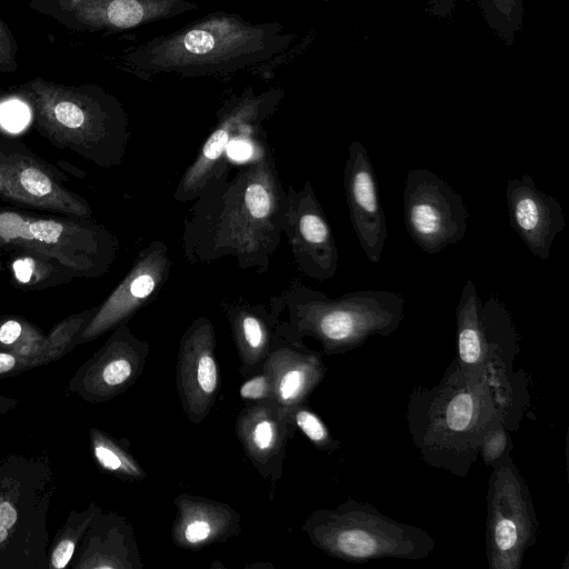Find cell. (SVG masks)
Masks as SVG:
<instances>
[{
	"mask_svg": "<svg viewBox=\"0 0 569 569\" xmlns=\"http://www.w3.org/2000/svg\"><path fill=\"white\" fill-rule=\"evenodd\" d=\"M525 395L526 379L503 380L455 359L436 386L410 392L409 433L426 463L466 477L487 431L498 425L509 431L518 428Z\"/></svg>",
	"mask_w": 569,
	"mask_h": 569,
	"instance_id": "1",
	"label": "cell"
},
{
	"mask_svg": "<svg viewBox=\"0 0 569 569\" xmlns=\"http://www.w3.org/2000/svg\"><path fill=\"white\" fill-rule=\"evenodd\" d=\"M512 442L505 425L491 428L483 437L480 457L486 466H492L503 456L509 455Z\"/></svg>",
	"mask_w": 569,
	"mask_h": 569,
	"instance_id": "29",
	"label": "cell"
},
{
	"mask_svg": "<svg viewBox=\"0 0 569 569\" xmlns=\"http://www.w3.org/2000/svg\"><path fill=\"white\" fill-rule=\"evenodd\" d=\"M457 362L470 370L505 380L522 375L513 371L519 336L501 299L493 293L482 301L475 283L467 280L456 309Z\"/></svg>",
	"mask_w": 569,
	"mask_h": 569,
	"instance_id": "8",
	"label": "cell"
},
{
	"mask_svg": "<svg viewBox=\"0 0 569 569\" xmlns=\"http://www.w3.org/2000/svg\"><path fill=\"white\" fill-rule=\"evenodd\" d=\"M480 9L495 32L511 46L523 22L522 0H479ZM453 6V0H429L428 9L433 14L445 16Z\"/></svg>",
	"mask_w": 569,
	"mask_h": 569,
	"instance_id": "24",
	"label": "cell"
},
{
	"mask_svg": "<svg viewBox=\"0 0 569 569\" xmlns=\"http://www.w3.org/2000/svg\"><path fill=\"white\" fill-rule=\"evenodd\" d=\"M7 97V92L0 88V102L3 101Z\"/></svg>",
	"mask_w": 569,
	"mask_h": 569,
	"instance_id": "37",
	"label": "cell"
},
{
	"mask_svg": "<svg viewBox=\"0 0 569 569\" xmlns=\"http://www.w3.org/2000/svg\"><path fill=\"white\" fill-rule=\"evenodd\" d=\"M3 254H4L3 251L0 249V273L4 269V262H3V259H2Z\"/></svg>",
	"mask_w": 569,
	"mask_h": 569,
	"instance_id": "36",
	"label": "cell"
},
{
	"mask_svg": "<svg viewBox=\"0 0 569 569\" xmlns=\"http://www.w3.org/2000/svg\"><path fill=\"white\" fill-rule=\"evenodd\" d=\"M56 490L48 457H0V569H47V520Z\"/></svg>",
	"mask_w": 569,
	"mask_h": 569,
	"instance_id": "4",
	"label": "cell"
},
{
	"mask_svg": "<svg viewBox=\"0 0 569 569\" xmlns=\"http://www.w3.org/2000/svg\"><path fill=\"white\" fill-rule=\"evenodd\" d=\"M244 202L248 212L256 219L266 218L271 208V199L268 190L261 183H250L244 193Z\"/></svg>",
	"mask_w": 569,
	"mask_h": 569,
	"instance_id": "31",
	"label": "cell"
},
{
	"mask_svg": "<svg viewBox=\"0 0 569 569\" xmlns=\"http://www.w3.org/2000/svg\"><path fill=\"white\" fill-rule=\"evenodd\" d=\"M46 333L23 317L0 316V351L32 357L46 366Z\"/></svg>",
	"mask_w": 569,
	"mask_h": 569,
	"instance_id": "25",
	"label": "cell"
},
{
	"mask_svg": "<svg viewBox=\"0 0 569 569\" xmlns=\"http://www.w3.org/2000/svg\"><path fill=\"white\" fill-rule=\"evenodd\" d=\"M58 166L34 153L24 142L0 131V199L19 208L89 218L86 198L66 186Z\"/></svg>",
	"mask_w": 569,
	"mask_h": 569,
	"instance_id": "10",
	"label": "cell"
},
{
	"mask_svg": "<svg viewBox=\"0 0 569 569\" xmlns=\"http://www.w3.org/2000/svg\"><path fill=\"white\" fill-rule=\"evenodd\" d=\"M34 129L52 146L99 166L112 162L124 112L109 91L92 83L64 84L36 77L16 88Z\"/></svg>",
	"mask_w": 569,
	"mask_h": 569,
	"instance_id": "3",
	"label": "cell"
},
{
	"mask_svg": "<svg viewBox=\"0 0 569 569\" xmlns=\"http://www.w3.org/2000/svg\"><path fill=\"white\" fill-rule=\"evenodd\" d=\"M229 156L237 160H243L250 156L251 149L244 141H233L228 148Z\"/></svg>",
	"mask_w": 569,
	"mask_h": 569,
	"instance_id": "34",
	"label": "cell"
},
{
	"mask_svg": "<svg viewBox=\"0 0 569 569\" xmlns=\"http://www.w3.org/2000/svg\"><path fill=\"white\" fill-rule=\"evenodd\" d=\"M468 212L462 197L435 172L411 169L403 190V221L411 239L426 252L439 253L463 239Z\"/></svg>",
	"mask_w": 569,
	"mask_h": 569,
	"instance_id": "11",
	"label": "cell"
},
{
	"mask_svg": "<svg viewBox=\"0 0 569 569\" xmlns=\"http://www.w3.org/2000/svg\"><path fill=\"white\" fill-rule=\"evenodd\" d=\"M282 408L290 422L300 429L316 448L333 452L340 447V442L331 436L325 422L307 407V403Z\"/></svg>",
	"mask_w": 569,
	"mask_h": 569,
	"instance_id": "28",
	"label": "cell"
},
{
	"mask_svg": "<svg viewBox=\"0 0 569 569\" xmlns=\"http://www.w3.org/2000/svg\"><path fill=\"white\" fill-rule=\"evenodd\" d=\"M69 567L72 569H140L139 549L130 523L101 508L91 520Z\"/></svg>",
	"mask_w": 569,
	"mask_h": 569,
	"instance_id": "18",
	"label": "cell"
},
{
	"mask_svg": "<svg viewBox=\"0 0 569 569\" xmlns=\"http://www.w3.org/2000/svg\"><path fill=\"white\" fill-rule=\"evenodd\" d=\"M40 366L36 358L0 351V379L18 376Z\"/></svg>",
	"mask_w": 569,
	"mask_h": 569,
	"instance_id": "33",
	"label": "cell"
},
{
	"mask_svg": "<svg viewBox=\"0 0 569 569\" xmlns=\"http://www.w3.org/2000/svg\"><path fill=\"white\" fill-rule=\"evenodd\" d=\"M345 188L357 239L368 260L377 263L388 234L386 216L379 201L373 166L366 147L357 140L349 147Z\"/></svg>",
	"mask_w": 569,
	"mask_h": 569,
	"instance_id": "15",
	"label": "cell"
},
{
	"mask_svg": "<svg viewBox=\"0 0 569 569\" xmlns=\"http://www.w3.org/2000/svg\"><path fill=\"white\" fill-rule=\"evenodd\" d=\"M112 244L87 218L40 214L0 206V249H26L51 256L78 276L91 278L107 268Z\"/></svg>",
	"mask_w": 569,
	"mask_h": 569,
	"instance_id": "6",
	"label": "cell"
},
{
	"mask_svg": "<svg viewBox=\"0 0 569 569\" xmlns=\"http://www.w3.org/2000/svg\"><path fill=\"white\" fill-rule=\"evenodd\" d=\"M4 254L8 256L11 282L20 290H47L80 278L74 270L48 254L26 249L11 250Z\"/></svg>",
	"mask_w": 569,
	"mask_h": 569,
	"instance_id": "22",
	"label": "cell"
},
{
	"mask_svg": "<svg viewBox=\"0 0 569 569\" xmlns=\"http://www.w3.org/2000/svg\"><path fill=\"white\" fill-rule=\"evenodd\" d=\"M239 395L243 400L258 402L272 400L271 385L264 372L250 376L239 388Z\"/></svg>",
	"mask_w": 569,
	"mask_h": 569,
	"instance_id": "32",
	"label": "cell"
},
{
	"mask_svg": "<svg viewBox=\"0 0 569 569\" xmlns=\"http://www.w3.org/2000/svg\"><path fill=\"white\" fill-rule=\"evenodd\" d=\"M100 509L92 501L83 510H72L62 527L57 531L53 542L50 543L47 569H64L77 550L91 520Z\"/></svg>",
	"mask_w": 569,
	"mask_h": 569,
	"instance_id": "26",
	"label": "cell"
},
{
	"mask_svg": "<svg viewBox=\"0 0 569 569\" xmlns=\"http://www.w3.org/2000/svg\"><path fill=\"white\" fill-rule=\"evenodd\" d=\"M326 371L321 353L298 345L272 348L262 366L271 385L272 401L280 407L306 403Z\"/></svg>",
	"mask_w": 569,
	"mask_h": 569,
	"instance_id": "20",
	"label": "cell"
},
{
	"mask_svg": "<svg viewBox=\"0 0 569 569\" xmlns=\"http://www.w3.org/2000/svg\"><path fill=\"white\" fill-rule=\"evenodd\" d=\"M302 529L313 546L353 563L386 558L421 560L436 548L433 538L423 529L399 522L355 499L333 509L313 511Z\"/></svg>",
	"mask_w": 569,
	"mask_h": 569,
	"instance_id": "5",
	"label": "cell"
},
{
	"mask_svg": "<svg viewBox=\"0 0 569 569\" xmlns=\"http://www.w3.org/2000/svg\"><path fill=\"white\" fill-rule=\"evenodd\" d=\"M149 346L124 326H118L68 382L66 392L89 403L109 401L127 391L141 376Z\"/></svg>",
	"mask_w": 569,
	"mask_h": 569,
	"instance_id": "13",
	"label": "cell"
},
{
	"mask_svg": "<svg viewBox=\"0 0 569 569\" xmlns=\"http://www.w3.org/2000/svg\"><path fill=\"white\" fill-rule=\"evenodd\" d=\"M174 505L171 537L180 548L201 549L224 541L241 529L239 513L227 503L182 493Z\"/></svg>",
	"mask_w": 569,
	"mask_h": 569,
	"instance_id": "19",
	"label": "cell"
},
{
	"mask_svg": "<svg viewBox=\"0 0 569 569\" xmlns=\"http://www.w3.org/2000/svg\"><path fill=\"white\" fill-rule=\"evenodd\" d=\"M18 42L10 27L0 17V72L14 73L18 69Z\"/></svg>",
	"mask_w": 569,
	"mask_h": 569,
	"instance_id": "30",
	"label": "cell"
},
{
	"mask_svg": "<svg viewBox=\"0 0 569 569\" xmlns=\"http://www.w3.org/2000/svg\"><path fill=\"white\" fill-rule=\"evenodd\" d=\"M157 283V269L139 263L99 306L96 315L77 340V346L94 340L120 326L147 299Z\"/></svg>",
	"mask_w": 569,
	"mask_h": 569,
	"instance_id": "21",
	"label": "cell"
},
{
	"mask_svg": "<svg viewBox=\"0 0 569 569\" xmlns=\"http://www.w3.org/2000/svg\"><path fill=\"white\" fill-rule=\"evenodd\" d=\"M18 405V399L0 395V416L13 410Z\"/></svg>",
	"mask_w": 569,
	"mask_h": 569,
	"instance_id": "35",
	"label": "cell"
},
{
	"mask_svg": "<svg viewBox=\"0 0 569 569\" xmlns=\"http://www.w3.org/2000/svg\"><path fill=\"white\" fill-rule=\"evenodd\" d=\"M506 202L512 229L532 254L548 260L555 238L566 226L560 202L541 191L528 173L507 181Z\"/></svg>",
	"mask_w": 569,
	"mask_h": 569,
	"instance_id": "16",
	"label": "cell"
},
{
	"mask_svg": "<svg viewBox=\"0 0 569 569\" xmlns=\"http://www.w3.org/2000/svg\"><path fill=\"white\" fill-rule=\"evenodd\" d=\"M321 1H325V2H327V1H329V0H321Z\"/></svg>",
	"mask_w": 569,
	"mask_h": 569,
	"instance_id": "38",
	"label": "cell"
},
{
	"mask_svg": "<svg viewBox=\"0 0 569 569\" xmlns=\"http://www.w3.org/2000/svg\"><path fill=\"white\" fill-rule=\"evenodd\" d=\"M297 39L280 22H252L219 10L126 49L120 67L142 80L264 73L288 59Z\"/></svg>",
	"mask_w": 569,
	"mask_h": 569,
	"instance_id": "2",
	"label": "cell"
},
{
	"mask_svg": "<svg viewBox=\"0 0 569 569\" xmlns=\"http://www.w3.org/2000/svg\"><path fill=\"white\" fill-rule=\"evenodd\" d=\"M29 7L61 26L119 32L196 10V0H30Z\"/></svg>",
	"mask_w": 569,
	"mask_h": 569,
	"instance_id": "12",
	"label": "cell"
},
{
	"mask_svg": "<svg viewBox=\"0 0 569 569\" xmlns=\"http://www.w3.org/2000/svg\"><path fill=\"white\" fill-rule=\"evenodd\" d=\"M216 340L209 322L196 323L182 337L177 361V390L188 419L198 425L219 395Z\"/></svg>",
	"mask_w": 569,
	"mask_h": 569,
	"instance_id": "14",
	"label": "cell"
},
{
	"mask_svg": "<svg viewBox=\"0 0 569 569\" xmlns=\"http://www.w3.org/2000/svg\"><path fill=\"white\" fill-rule=\"evenodd\" d=\"M98 307L68 316L46 335L43 357L46 363L59 360L77 347V340L96 315Z\"/></svg>",
	"mask_w": 569,
	"mask_h": 569,
	"instance_id": "27",
	"label": "cell"
},
{
	"mask_svg": "<svg viewBox=\"0 0 569 569\" xmlns=\"http://www.w3.org/2000/svg\"><path fill=\"white\" fill-rule=\"evenodd\" d=\"M403 308L399 293L359 290L337 300H313L305 308L299 327L321 343L326 355H342L373 336L393 333L403 320Z\"/></svg>",
	"mask_w": 569,
	"mask_h": 569,
	"instance_id": "7",
	"label": "cell"
},
{
	"mask_svg": "<svg viewBox=\"0 0 569 569\" xmlns=\"http://www.w3.org/2000/svg\"><path fill=\"white\" fill-rule=\"evenodd\" d=\"M486 553L491 569H519L537 538L538 520L526 480L509 455L491 466Z\"/></svg>",
	"mask_w": 569,
	"mask_h": 569,
	"instance_id": "9",
	"label": "cell"
},
{
	"mask_svg": "<svg viewBox=\"0 0 569 569\" xmlns=\"http://www.w3.org/2000/svg\"><path fill=\"white\" fill-rule=\"evenodd\" d=\"M296 427L272 400L247 405L236 421V435L246 456L264 478L281 475L284 450Z\"/></svg>",
	"mask_w": 569,
	"mask_h": 569,
	"instance_id": "17",
	"label": "cell"
},
{
	"mask_svg": "<svg viewBox=\"0 0 569 569\" xmlns=\"http://www.w3.org/2000/svg\"><path fill=\"white\" fill-rule=\"evenodd\" d=\"M89 445L94 462L102 472L124 481H141L147 477L127 447L109 433L91 428Z\"/></svg>",
	"mask_w": 569,
	"mask_h": 569,
	"instance_id": "23",
	"label": "cell"
}]
</instances>
